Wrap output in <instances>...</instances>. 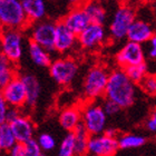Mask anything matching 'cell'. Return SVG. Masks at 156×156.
<instances>
[{
    "instance_id": "obj_1",
    "label": "cell",
    "mask_w": 156,
    "mask_h": 156,
    "mask_svg": "<svg viewBox=\"0 0 156 156\" xmlns=\"http://www.w3.org/2000/svg\"><path fill=\"white\" fill-rule=\"evenodd\" d=\"M105 98L114 101L120 108H127L134 104L136 98V86L128 78L124 69L118 68L111 72Z\"/></svg>"
},
{
    "instance_id": "obj_2",
    "label": "cell",
    "mask_w": 156,
    "mask_h": 156,
    "mask_svg": "<svg viewBox=\"0 0 156 156\" xmlns=\"http://www.w3.org/2000/svg\"><path fill=\"white\" fill-rule=\"evenodd\" d=\"M28 19L19 0H0V30H23L28 27Z\"/></svg>"
},
{
    "instance_id": "obj_3",
    "label": "cell",
    "mask_w": 156,
    "mask_h": 156,
    "mask_svg": "<svg viewBox=\"0 0 156 156\" xmlns=\"http://www.w3.org/2000/svg\"><path fill=\"white\" fill-rule=\"evenodd\" d=\"M109 74L104 66H94L87 72L83 83L85 97L89 101L105 96V91L109 79Z\"/></svg>"
},
{
    "instance_id": "obj_4",
    "label": "cell",
    "mask_w": 156,
    "mask_h": 156,
    "mask_svg": "<svg viewBox=\"0 0 156 156\" xmlns=\"http://www.w3.org/2000/svg\"><path fill=\"white\" fill-rule=\"evenodd\" d=\"M81 124L90 136H97L105 133L107 125V115L103 106L89 101L81 108Z\"/></svg>"
},
{
    "instance_id": "obj_5",
    "label": "cell",
    "mask_w": 156,
    "mask_h": 156,
    "mask_svg": "<svg viewBox=\"0 0 156 156\" xmlns=\"http://www.w3.org/2000/svg\"><path fill=\"white\" fill-rule=\"evenodd\" d=\"M0 52L17 64L23 55V34L18 29L0 30Z\"/></svg>"
},
{
    "instance_id": "obj_6",
    "label": "cell",
    "mask_w": 156,
    "mask_h": 156,
    "mask_svg": "<svg viewBox=\"0 0 156 156\" xmlns=\"http://www.w3.org/2000/svg\"><path fill=\"white\" fill-rule=\"evenodd\" d=\"M136 20L135 10L128 5H122L114 12L112 23L109 25V35L114 40L127 38L130 26Z\"/></svg>"
},
{
    "instance_id": "obj_7",
    "label": "cell",
    "mask_w": 156,
    "mask_h": 156,
    "mask_svg": "<svg viewBox=\"0 0 156 156\" xmlns=\"http://www.w3.org/2000/svg\"><path fill=\"white\" fill-rule=\"evenodd\" d=\"M78 64L70 57H62L52 60L49 66V74L51 78L60 86H68L72 84L78 74Z\"/></svg>"
},
{
    "instance_id": "obj_8",
    "label": "cell",
    "mask_w": 156,
    "mask_h": 156,
    "mask_svg": "<svg viewBox=\"0 0 156 156\" xmlns=\"http://www.w3.org/2000/svg\"><path fill=\"white\" fill-rule=\"evenodd\" d=\"M56 23L51 21H39L33 23L30 29V41L41 46L47 51H55Z\"/></svg>"
},
{
    "instance_id": "obj_9",
    "label": "cell",
    "mask_w": 156,
    "mask_h": 156,
    "mask_svg": "<svg viewBox=\"0 0 156 156\" xmlns=\"http://www.w3.org/2000/svg\"><path fill=\"white\" fill-rule=\"evenodd\" d=\"M116 62L119 65V68L122 69H126L132 66H137L146 62V55L143 45L127 41L117 52Z\"/></svg>"
},
{
    "instance_id": "obj_10",
    "label": "cell",
    "mask_w": 156,
    "mask_h": 156,
    "mask_svg": "<svg viewBox=\"0 0 156 156\" xmlns=\"http://www.w3.org/2000/svg\"><path fill=\"white\" fill-rule=\"evenodd\" d=\"M5 101L9 107L20 109L26 106L27 94L20 76H16L9 84L1 89Z\"/></svg>"
},
{
    "instance_id": "obj_11",
    "label": "cell",
    "mask_w": 156,
    "mask_h": 156,
    "mask_svg": "<svg viewBox=\"0 0 156 156\" xmlns=\"http://www.w3.org/2000/svg\"><path fill=\"white\" fill-rule=\"evenodd\" d=\"M118 150V140L115 137L101 134L89 138L88 154L90 156H114Z\"/></svg>"
},
{
    "instance_id": "obj_12",
    "label": "cell",
    "mask_w": 156,
    "mask_h": 156,
    "mask_svg": "<svg viewBox=\"0 0 156 156\" xmlns=\"http://www.w3.org/2000/svg\"><path fill=\"white\" fill-rule=\"evenodd\" d=\"M106 30L103 25L90 23L86 29L78 35V44L85 49H95L105 41Z\"/></svg>"
},
{
    "instance_id": "obj_13",
    "label": "cell",
    "mask_w": 156,
    "mask_h": 156,
    "mask_svg": "<svg viewBox=\"0 0 156 156\" xmlns=\"http://www.w3.org/2000/svg\"><path fill=\"white\" fill-rule=\"evenodd\" d=\"M65 23V26L68 28L70 31L75 35H80L89 25H90V19L87 16L86 11L84 10L83 6H76L69 11L64 19L62 20Z\"/></svg>"
},
{
    "instance_id": "obj_14",
    "label": "cell",
    "mask_w": 156,
    "mask_h": 156,
    "mask_svg": "<svg viewBox=\"0 0 156 156\" xmlns=\"http://www.w3.org/2000/svg\"><path fill=\"white\" fill-rule=\"evenodd\" d=\"M78 42V36L70 31L62 20L56 23L55 51L59 54H67Z\"/></svg>"
},
{
    "instance_id": "obj_15",
    "label": "cell",
    "mask_w": 156,
    "mask_h": 156,
    "mask_svg": "<svg viewBox=\"0 0 156 156\" xmlns=\"http://www.w3.org/2000/svg\"><path fill=\"white\" fill-rule=\"evenodd\" d=\"M9 125L13 135L16 137L17 143L25 144L29 140L34 138L35 125H34L33 120L26 115L21 114L20 116L17 117L16 119L11 120Z\"/></svg>"
},
{
    "instance_id": "obj_16",
    "label": "cell",
    "mask_w": 156,
    "mask_h": 156,
    "mask_svg": "<svg viewBox=\"0 0 156 156\" xmlns=\"http://www.w3.org/2000/svg\"><path fill=\"white\" fill-rule=\"evenodd\" d=\"M154 30L150 23L143 19H136L130 26L127 34V41L136 42L140 45L147 44L154 35Z\"/></svg>"
},
{
    "instance_id": "obj_17",
    "label": "cell",
    "mask_w": 156,
    "mask_h": 156,
    "mask_svg": "<svg viewBox=\"0 0 156 156\" xmlns=\"http://www.w3.org/2000/svg\"><path fill=\"white\" fill-rule=\"evenodd\" d=\"M60 126L68 133H73L81 124V108L77 106H69L64 108L58 117Z\"/></svg>"
},
{
    "instance_id": "obj_18",
    "label": "cell",
    "mask_w": 156,
    "mask_h": 156,
    "mask_svg": "<svg viewBox=\"0 0 156 156\" xmlns=\"http://www.w3.org/2000/svg\"><path fill=\"white\" fill-rule=\"evenodd\" d=\"M29 23H39L42 21L44 17L46 16L47 7L46 2L42 0H23L21 1Z\"/></svg>"
},
{
    "instance_id": "obj_19",
    "label": "cell",
    "mask_w": 156,
    "mask_h": 156,
    "mask_svg": "<svg viewBox=\"0 0 156 156\" xmlns=\"http://www.w3.org/2000/svg\"><path fill=\"white\" fill-rule=\"evenodd\" d=\"M21 80L23 83V86L26 88L27 94V107L33 108L38 101V98L40 96V83L37 79V77L33 74H23L20 76Z\"/></svg>"
},
{
    "instance_id": "obj_20",
    "label": "cell",
    "mask_w": 156,
    "mask_h": 156,
    "mask_svg": "<svg viewBox=\"0 0 156 156\" xmlns=\"http://www.w3.org/2000/svg\"><path fill=\"white\" fill-rule=\"evenodd\" d=\"M28 55H29L31 62L39 67H48L51 65L52 59L50 52L47 51L41 46L37 45L35 42H28Z\"/></svg>"
},
{
    "instance_id": "obj_21",
    "label": "cell",
    "mask_w": 156,
    "mask_h": 156,
    "mask_svg": "<svg viewBox=\"0 0 156 156\" xmlns=\"http://www.w3.org/2000/svg\"><path fill=\"white\" fill-rule=\"evenodd\" d=\"M17 76L15 64L0 52V89L9 84Z\"/></svg>"
},
{
    "instance_id": "obj_22",
    "label": "cell",
    "mask_w": 156,
    "mask_h": 156,
    "mask_svg": "<svg viewBox=\"0 0 156 156\" xmlns=\"http://www.w3.org/2000/svg\"><path fill=\"white\" fill-rule=\"evenodd\" d=\"M73 133L75 136V155L86 156L88 154V144L90 135L88 134L83 124H80Z\"/></svg>"
},
{
    "instance_id": "obj_23",
    "label": "cell",
    "mask_w": 156,
    "mask_h": 156,
    "mask_svg": "<svg viewBox=\"0 0 156 156\" xmlns=\"http://www.w3.org/2000/svg\"><path fill=\"white\" fill-rule=\"evenodd\" d=\"M83 8L86 11L87 16L89 17L91 23H97V25L104 26L106 18H107V12H106V9L101 3L87 2L83 5Z\"/></svg>"
},
{
    "instance_id": "obj_24",
    "label": "cell",
    "mask_w": 156,
    "mask_h": 156,
    "mask_svg": "<svg viewBox=\"0 0 156 156\" xmlns=\"http://www.w3.org/2000/svg\"><path fill=\"white\" fill-rule=\"evenodd\" d=\"M118 140V145L122 150H130V148H138L142 147L146 143V138L143 135L138 134H123L117 137Z\"/></svg>"
},
{
    "instance_id": "obj_25",
    "label": "cell",
    "mask_w": 156,
    "mask_h": 156,
    "mask_svg": "<svg viewBox=\"0 0 156 156\" xmlns=\"http://www.w3.org/2000/svg\"><path fill=\"white\" fill-rule=\"evenodd\" d=\"M17 144L16 137L10 128L9 123L0 124V146L2 151H8Z\"/></svg>"
},
{
    "instance_id": "obj_26",
    "label": "cell",
    "mask_w": 156,
    "mask_h": 156,
    "mask_svg": "<svg viewBox=\"0 0 156 156\" xmlns=\"http://www.w3.org/2000/svg\"><path fill=\"white\" fill-rule=\"evenodd\" d=\"M124 70H125L128 78L133 81L134 84H138V85L144 80V78L150 74L148 73L147 62H144V64H140V65H137V66H132V67H128V68L124 69Z\"/></svg>"
},
{
    "instance_id": "obj_27",
    "label": "cell",
    "mask_w": 156,
    "mask_h": 156,
    "mask_svg": "<svg viewBox=\"0 0 156 156\" xmlns=\"http://www.w3.org/2000/svg\"><path fill=\"white\" fill-rule=\"evenodd\" d=\"M58 156H76L75 155V136L74 133H67L58 148Z\"/></svg>"
},
{
    "instance_id": "obj_28",
    "label": "cell",
    "mask_w": 156,
    "mask_h": 156,
    "mask_svg": "<svg viewBox=\"0 0 156 156\" xmlns=\"http://www.w3.org/2000/svg\"><path fill=\"white\" fill-rule=\"evenodd\" d=\"M39 146L41 147L42 152H48V151L54 150L56 147V140L55 137L48 133H41L37 137Z\"/></svg>"
},
{
    "instance_id": "obj_29",
    "label": "cell",
    "mask_w": 156,
    "mask_h": 156,
    "mask_svg": "<svg viewBox=\"0 0 156 156\" xmlns=\"http://www.w3.org/2000/svg\"><path fill=\"white\" fill-rule=\"evenodd\" d=\"M140 86L144 93H146L147 95L156 96V75L148 74L140 84Z\"/></svg>"
},
{
    "instance_id": "obj_30",
    "label": "cell",
    "mask_w": 156,
    "mask_h": 156,
    "mask_svg": "<svg viewBox=\"0 0 156 156\" xmlns=\"http://www.w3.org/2000/svg\"><path fill=\"white\" fill-rule=\"evenodd\" d=\"M26 150V156H41L44 154L41 147L39 146L38 142L35 138H31L23 144Z\"/></svg>"
},
{
    "instance_id": "obj_31",
    "label": "cell",
    "mask_w": 156,
    "mask_h": 156,
    "mask_svg": "<svg viewBox=\"0 0 156 156\" xmlns=\"http://www.w3.org/2000/svg\"><path fill=\"white\" fill-rule=\"evenodd\" d=\"M146 55L151 62H156V31L150 41L147 42Z\"/></svg>"
},
{
    "instance_id": "obj_32",
    "label": "cell",
    "mask_w": 156,
    "mask_h": 156,
    "mask_svg": "<svg viewBox=\"0 0 156 156\" xmlns=\"http://www.w3.org/2000/svg\"><path fill=\"white\" fill-rule=\"evenodd\" d=\"M103 108H104L105 113L107 116H113V115H116L118 112L122 109V108L118 106L117 104H115L114 101H108V99H105V101L101 104Z\"/></svg>"
},
{
    "instance_id": "obj_33",
    "label": "cell",
    "mask_w": 156,
    "mask_h": 156,
    "mask_svg": "<svg viewBox=\"0 0 156 156\" xmlns=\"http://www.w3.org/2000/svg\"><path fill=\"white\" fill-rule=\"evenodd\" d=\"M9 111V106L5 101V97L2 95V91L0 89V124L7 122V113Z\"/></svg>"
},
{
    "instance_id": "obj_34",
    "label": "cell",
    "mask_w": 156,
    "mask_h": 156,
    "mask_svg": "<svg viewBox=\"0 0 156 156\" xmlns=\"http://www.w3.org/2000/svg\"><path fill=\"white\" fill-rule=\"evenodd\" d=\"M9 156H26V150L23 143H17L8 151Z\"/></svg>"
},
{
    "instance_id": "obj_35",
    "label": "cell",
    "mask_w": 156,
    "mask_h": 156,
    "mask_svg": "<svg viewBox=\"0 0 156 156\" xmlns=\"http://www.w3.org/2000/svg\"><path fill=\"white\" fill-rule=\"evenodd\" d=\"M145 125H146L147 130H150L152 133H156V108H154L152 111Z\"/></svg>"
},
{
    "instance_id": "obj_36",
    "label": "cell",
    "mask_w": 156,
    "mask_h": 156,
    "mask_svg": "<svg viewBox=\"0 0 156 156\" xmlns=\"http://www.w3.org/2000/svg\"><path fill=\"white\" fill-rule=\"evenodd\" d=\"M20 115H21V113H20L19 109L9 107V111H8V113H7V123H10L11 120L16 119L17 117L20 116Z\"/></svg>"
},
{
    "instance_id": "obj_37",
    "label": "cell",
    "mask_w": 156,
    "mask_h": 156,
    "mask_svg": "<svg viewBox=\"0 0 156 156\" xmlns=\"http://www.w3.org/2000/svg\"><path fill=\"white\" fill-rule=\"evenodd\" d=\"M105 135H107V136L109 137H115V138H117V130L115 129V128H106V130H105Z\"/></svg>"
},
{
    "instance_id": "obj_38",
    "label": "cell",
    "mask_w": 156,
    "mask_h": 156,
    "mask_svg": "<svg viewBox=\"0 0 156 156\" xmlns=\"http://www.w3.org/2000/svg\"><path fill=\"white\" fill-rule=\"evenodd\" d=\"M1 152H2V148H1V146H0V155H1Z\"/></svg>"
},
{
    "instance_id": "obj_39",
    "label": "cell",
    "mask_w": 156,
    "mask_h": 156,
    "mask_svg": "<svg viewBox=\"0 0 156 156\" xmlns=\"http://www.w3.org/2000/svg\"><path fill=\"white\" fill-rule=\"evenodd\" d=\"M41 156H46V155H45V154H42V155H41Z\"/></svg>"
}]
</instances>
